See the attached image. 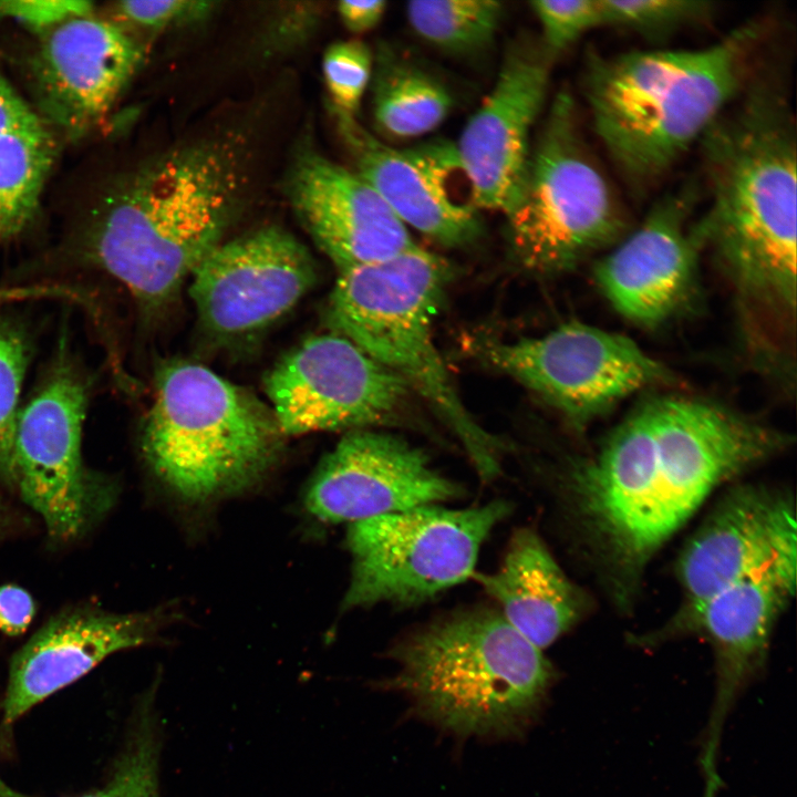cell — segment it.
<instances>
[{"instance_id":"cell-16","label":"cell","mask_w":797,"mask_h":797,"mask_svg":"<svg viewBox=\"0 0 797 797\" xmlns=\"http://www.w3.org/2000/svg\"><path fill=\"white\" fill-rule=\"evenodd\" d=\"M143 50L118 23L91 13L41 35L32 77L41 115L69 137L93 131L137 71Z\"/></svg>"},{"instance_id":"cell-11","label":"cell","mask_w":797,"mask_h":797,"mask_svg":"<svg viewBox=\"0 0 797 797\" xmlns=\"http://www.w3.org/2000/svg\"><path fill=\"white\" fill-rule=\"evenodd\" d=\"M797 550L724 588L696 609L672 617L659 630L635 639L651 646L669 638L697 633L711 644L715 695L701 739L698 763L703 797H717L724 724L738 696L765 664L772 633L796 589Z\"/></svg>"},{"instance_id":"cell-31","label":"cell","mask_w":797,"mask_h":797,"mask_svg":"<svg viewBox=\"0 0 797 797\" xmlns=\"http://www.w3.org/2000/svg\"><path fill=\"white\" fill-rule=\"evenodd\" d=\"M530 8L541 27L545 53L558 54L587 32L603 27L601 0H537Z\"/></svg>"},{"instance_id":"cell-25","label":"cell","mask_w":797,"mask_h":797,"mask_svg":"<svg viewBox=\"0 0 797 797\" xmlns=\"http://www.w3.org/2000/svg\"><path fill=\"white\" fill-rule=\"evenodd\" d=\"M372 112L377 131L393 139L421 137L448 116L453 97L433 74L382 44L371 79Z\"/></svg>"},{"instance_id":"cell-19","label":"cell","mask_w":797,"mask_h":797,"mask_svg":"<svg viewBox=\"0 0 797 797\" xmlns=\"http://www.w3.org/2000/svg\"><path fill=\"white\" fill-rule=\"evenodd\" d=\"M796 550V515L788 496L765 487H736L677 559L683 599L672 617L690 613L724 588Z\"/></svg>"},{"instance_id":"cell-20","label":"cell","mask_w":797,"mask_h":797,"mask_svg":"<svg viewBox=\"0 0 797 797\" xmlns=\"http://www.w3.org/2000/svg\"><path fill=\"white\" fill-rule=\"evenodd\" d=\"M689 197H663L638 229L594 267L593 277L602 294L635 324L652 328L664 323L695 291L701 247L686 222Z\"/></svg>"},{"instance_id":"cell-26","label":"cell","mask_w":797,"mask_h":797,"mask_svg":"<svg viewBox=\"0 0 797 797\" xmlns=\"http://www.w3.org/2000/svg\"><path fill=\"white\" fill-rule=\"evenodd\" d=\"M405 13L413 31L428 44L469 55L494 41L504 7L493 0H421L408 2Z\"/></svg>"},{"instance_id":"cell-33","label":"cell","mask_w":797,"mask_h":797,"mask_svg":"<svg viewBox=\"0 0 797 797\" xmlns=\"http://www.w3.org/2000/svg\"><path fill=\"white\" fill-rule=\"evenodd\" d=\"M92 11L93 6L87 1L0 0V18L15 20L40 35L69 19Z\"/></svg>"},{"instance_id":"cell-35","label":"cell","mask_w":797,"mask_h":797,"mask_svg":"<svg viewBox=\"0 0 797 797\" xmlns=\"http://www.w3.org/2000/svg\"><path fill=\"white\" fill-rule=\"evenodd\" d=\"M338 13L345 28L353 33H363L375 28L386 11V2L374 1H340Z\"/></svg>"},{"instance_id":"cell-15","label":"cell","mask_w":797,"mask_h":797,"mask_svg":"<svg viewBox=\"0 0 797 797\" xmlns=\"http://www.w3.org/2000/svg\"><path fill=\"white\" fill-rule=\"evenodd\" d=\"M465 487L436 469L427 454L396 435L349 432L324 457L306 491L311 515L352 524L464 497Z\"/></svg>"},{"instance_id":"cell-21","label":"cell","mask_w":797,"mask_h":797,"mask_svg":"<svg viewBox=\"0 0 797 797\" xmlns=\"http://www.w3.org/2000/svg\"><path fill=\"white\" fill-rule=\"evenodd\" d=\"M290 204L339 271L391 259L415 246L407 227L358 173L302 151L289 179Z\"/></svg>"},{"instance_id":"cell-17","label":"cell","mask_w":797,"mask_h":797,"mask_svg":"<svg viewBox=\"0 0 797 797\" xmlns=\"http://www.w3.org/2000/svg\"><path fill=\"white\" fill-rule=\"evenodd\" d=\"M356 172L407 227L449 247L473 242L482 232L480 208L455 143L436 139L394 148L341 115Z\"/></svg>"},{"instance_id":"cell-32","label":"cell","mask_w":797,"mask_h":797,"mask_svg":"<svg viewBox=\"0 0 797 797\" xmlns=\"http://www.w3.org/2000/svg\"><path fill=\"white\" fill-rule=\"evenodd\" d=\"M214 2L193 0L121 1L115 11L123 20L149 29H161L205 18Z\"/></svg>"},{"instance_id":"cell-8","label":"cell","mask_w":797,"mask_h":797,"mask_svg":"<svg viewBox=\"0 0 797 797\" xmlns=\"http://www.w3.org/2000/svg\"><path fill=\"white\" fill-rule=\"evenodd\" d=\"M568 92L553 100L531 151L527 179L506 215L516 258L555 273L622 239L627 219L608 178L579 132Z\"/></svg>"},{"instance_id":"cell-7","label":"cell","mask_w":797,"mask_h":797,"mask_svg":"<svg viewBox=\"0 0 797 797\" xmlns=\"http://www.w3.org/2000/svg\"><path fill=\"white\" fill-rule=\"evenodd\" d=\"M282 436L271 408L251 393L204 365L176 361L157 373L142 452L175 494L205 503L253 485Z\"/></svg>"},{"instance_id":"cell-4","label":"cell","mask_w":797,"mask_h":797,"mask_svg":"<svg viewBox=\"0 0 797 797\" xmlns=\"http://www.w3.org/2000/svg\"><path fill=\"white\" fill-rule=\"evenodd\" d=\"M379 682L403 694L414 714L459 738L514 739L535 724L557 681L542 650L494 604L443 612L401 634Z\"/></svg>"},{"instance_id":"cell-13","label":"cell","mask_w":797,"mask_h":797,"mask_svg":"<svg viewBox=\"0 0 797 797\" xmlns=\"http://www.w3.org/2000/svg\"><path fill=\"white\" fill-rule=\"evenodd\" d=\"M263 385L283 436L386 423L410 389L334 332L296 346L267 373Z\"/></svg>"},{"instance_id":"cell-14","label":"cell","mask_w":797,"mask_h":797,"mask_svg":"<svg viewBox=\"0 0 797 797\" xmlns=\"http://www.w3.org/2000/svg\"><path fill=\"white\" fill-rule=\"evenodd\" d=\"M203 324L236 338L255 333L292 309L317 279L308 249L291 234L266 227L220 242L190 277Z\"/></svg>"},{"instance_id":"cell-10","label":"cell","mask_w":797,"mask_h":797,"mask_svg":"<svg viewBox=\"0 0 797 797\" xmlns=\"http://www.w3.org/2000/svg\"><path fill=\"white\" fill-rule=\"evenodd\" d=\"M86 384L61 359L18 416L15 488L58 541L81 537L115 504V482L89 469L82 458Z\"/></svg>"},{"instance_id":"cell-9","label":"cell","mask_w":797,"mask_h":797,"mask_svg":"<svg viewBox=\"0 0 797 797\" xmlns=\"http://www.w3.org/2000/svg\"><path fill=\"white\" fill-rule=\"evenodd\" d=\"M513 501L416 507L348 525L351 558L342 611L426 604L472 579L484 542L514 511Z\"/></svg>"},{"instance_id":"cell-36","label":"cell","mask_w":797,"mask_h":797,"mask_svg":"<svg viewBox=\"0 0 797 797\" xmlns=\"http://www.w3.org/2000/svg\"><path fill=\"white\" fill-rule=\"evenodd\" d=\"M59 289L53 283L0 288V306L38 299H56Z\"/></svg>"},{"instance_id":"cell-2","label":"cell","mask_w":797,"mask_h":797,"mask_svg":"<svg viewBox=\"0 0 797 797\" xmlns=\"http://www.w3.org/2000/svg\"><path fill=\"white\" fill-rule=\"evenodd\" d=\"M737 97L700 141L708 207L692 230L745 301L794 317L795 117L788 99L767 84Z\"/></svg>"},{"instance_id":"cell-28","label":"cell","mask_w":797,"mask_h":797,"mask_svg":"<svg viewBox=\"0 0 797 797\" xmlns=\"http://www.w3.org/2000/svg\"><path fill=\"white\" fill-rule=\"evenodd\" d=\"M28 356L23 332L0 315V483L9 487H15L13 445Z\"/></svg>"},{"instance_id":"cell-30","label":"cell","mask_w":797,"mask_h":797,"mask_svg":"<svg viewBox=\"0 0 797 797\" xmlns=\"http://www.w3.org/2000/svg\"><path fill=\"white\" fill-rule=\"evenodd\" d=\"M374 58L359 40L338 41L324 52L322 70L330 96L340 115L353 117L369 87Z\"/></svg>"},{"instance_id":"cell-5","label":"cell","mask_w":797,"mask_h":797,"mask_svg":"<svg viewBox=\"0 0 797 797\" xmlns=\"http://www.w3.org/2000/svg\"><path fill=\"white\" fill-rule=\"evenodd\" d=\"M756 29L701 49L592 55L583 77L591 123L629 184L662 177L742 93Z\"/></svg>"},{"instance_id":"cell-23","label":"cell","mask_w":797,"mask_h":797,"mask_svg":"<svg viewBox=\"0 0 797 797\" xmlns=\"http://www.w3.org/2000/svg\"><path fill=\"white\" fill-rule=\"evenodd\" d=\"M494 601L505 620L525 639L544 650L583 617V591L565 573L532 526L516 528L494 572L472 578Z\"/></svg>"},{"instance_id":"cell-24","label":"cell","mask_w":797,"mask_h":797,"mask_svg":"<svg viewBox=\"0 0 797 797\" xmlns=\"http://www.w3.org/2000/svg\"><path fill=\"white\" fill-rule=\"evenodd\" d=\"M55 154L53 127L0 70V245L33 220Z\"/></svg>"},{"instance_id":"cell-3","label":"cell","mask_w":797,"mask_h":797,"mask_svg":"<svg viewBox=\"0 0 797 797\" xmlns=\"http://www.w3.org/2000/svg\"><path fill=\"white\" fill-rule=\"evenodd\" d=\"M242 179L239 148L230 142L169 152L103 200L81 230L79 255L143 308H159L221 242Z\"/></svg>"},{"instance_id":"cell-34","label":"cell","mask_w":797,"mask_h":797,"mask_svg":"<svg viewBox=\"0 0 797 797\" xmlns=\"http://www.w3.org/2000/svg\"><path fill=\"white\" fill-rule=\"evenodd\" d=\"M34 614V602L24 589L7 584L0 587V631L19 635L25 631Z\"/></svg>"},{"instance_id":"cell-29","label":"cell","mask_w":797,"mask_h":797,"mask_svg":"<svg viewBox=\"0 0 797 797\" xmlns=\"http://www.w3.org/2000/svg\"><path fill=\"white\" fill-rule=\"evenodd\" d=\"M603 27L661 37L707 18L714 10L702 0H601Z\"/></svg>"},{"instance_id":"cell-1","label":"cell","mask_w":797,"mask_h":797,"mask_svg":"<svg viewBox=\"0 0 797 797\" xmlns=\"http://www.w3.org/2000/svg\"><path fill=\"white\" fill-rule=\"evenodd\" d=\"M787 443L717 404L659 396L635 407L593 457L555 473L546 488L594 542L624 603L649 560L716 487Z\"/></svg>"},{"instance_id":"cell-27","label":"cell","mask_w":797,"mask_h":797,"mask_svg":"<svg viewBox=\"0 0 797 797\" xmlns=\"http://www.w3.org/2000/svg\"><path fill=\"white\" fill-rule=\"evenodd\" d=\"M156 721H139L131 742L117 760L110 779L100 788L75 797H161L159 735ZM0 797H32L0 779Z\"/></svg>"},{"instance_id":"cell-22","label":"cell","mask_w":797,"mask_h":797,"mask_svg":"<svg viewBox=\"0 0 797 797\" xmlns=\"http://www.w3.org/2000/svg\"><path fill=\"white\" fill-rule=\"evenodd\" d=\"M163 620L159 611L114 613L87 605L54 615L11 659L4 722H15L108 655L151 642Z\"/></svg>"},{"instance_id":"cell-6","label":"cell","mask_w":797,"mask_h":797,"mask_svg":"<svg viewBox=\"0 0 797 797\" xmlns=\"http://www.w3.org/2000/svg\"><path fill=\"white\" fill-rule=\"evenodd\" d=\"M452 269L417 245L340 271L328 304L334 333L417 392L452 431L483 485L503 475L507 446L470 415L435 344L433 318Z\"/></svg>"},{"instance_id":"cell-37","label":"cell","mask_w":797,"mask_h":797,"mask_svg":"<svg viewBox=\"0 0 797 797\" xmlns=\"http://www.w3.org/2000/svg\"><path fill=\"white\" fill-rule=\"evenodd\" d=\"M2 516H3L2 506H1V504H0V527H1Z\"/></svg>"},{"instance_id":"cell-12","label":"cell","mask_w":797,"mask_h":797,"mask_svg":"<svg viewBox=\"0 0 797 797\" xmlns=\"http://www.w3.org/2000/svg\"><path fill=\"white\" fill-rule=\"evenodd\" d=\"M486 361L532 391L576 426L633 393L671 380L627 335L571 321L541 337L480 345Z\"/></svg>"},{"instance_id":"cell-18","label":"cell","mask_w":797,"mask_h":797,"mask_svg":"<svg viewBox=\"0 0 797 797\" xmlns=\"http://www.w3.org/2000/svg\"><path fill=\"white\" fill-rule=\"evenodd\" d=\"M548 59L530 45H513L494 87L455 143L480 210L506 216L522 193L531 130L547 93Z\"/></svg>"}]
</instances>
